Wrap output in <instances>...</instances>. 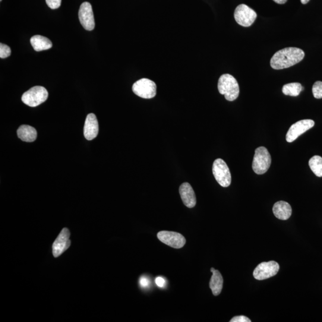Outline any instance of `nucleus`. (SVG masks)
<instances>
[{
	"mask_svg": "<svg viewBox=\"0 0 322 322\" xmlns=\"http://www.w3.org/2000/svg\"><path fill=\"white\" fill-rule=\"evenodd\" d=\"M305 56L302 50L288 47L277 52L270 60L271 67L276 70L288 68L300 62Z\"/></svg>",
	"mask_w": 322,
	"mask_h": 322,
	"instance_id": "nucleus-1",
	"label": "nucleus"
},
{
	"mask_svg": "<svg viewBox=\"0 0 322 322\" xmlns=\"http://www.w3.org/2000/svg\"><path fill=\"white\" fill-rule=\"evenodd\" d=\"M218 89L219 93L225 95L226 99L232 102L238 97L239 86L238 81L230 74H223L218 82Z\"/></svg>",
	"mask_w": 322,
	"mask_h": 322,
	"instance_id": "nucleus-2",
	"label": "nucleus"
},
{
	"mask_svg": "<svg viewBox=\"0 0 322 322\" xmlns=\"http://www.w3.org/2000/svg\"><path fill=\"white\" fill-rule=\"evenodd\" d=\"M271 163L270 154L266 147L261 146L257 148L252 162V169L257 175L266 173L270 168Z\"/></svg>",
	"mask_w": 322,
	"mask_h": 322,
	"instance_id": "nucleus-3",
	"label": "nucleus"
},
{
	"mask_svg": "<svg viewBox=\"0 0 322 322\" xmlns=\"http://www.w3.org/2000/svg\"><path fill=\"white\" fill-rule=\"evenodd\" d=\"M48 96V91L45 88L36 86L25 92L22 97V100L25 105L36 107L46 102Z\"/></svg>",
	"mask_w": 322,
	"mask_h": 322,
	"instance_id": "nucleus-4",
	"label": "nucleus"
},
{
	"mask_svg": "<svg viewBox=\"0 0 322 322\" xmlns=\"http://www.w3.org/2000/svg\"><path fill=\"white\" fill-rule=\"evenodd\" d=\"M213 173L219 184L224 188L229 187L231 184L232 177L228 166L222 159H217L213 166Z\"/></svg>",
	"mask_w": 322,
	"mask_h": 322,
	"instance_id": "nucleus-5",
	"label": "nucleus"
},
{
	"mask_svg": "<svg viewBox=\"0 0 322 322\" xmlns=\"http://www.w3.org/2000/svg\"><path fill=\"white\" fill-rule=\"evenodd\" d=\"M132 91L143 99H152L156 94V85L147 78H142L132 86Z\"/></svg>",
	"mask_w": 322,
	"mask_h": 322,
	"instance_id": "nucleus-6",
	"label": "nucleus"
},
{
	"mask_svg": "<svg viewBox=\"0 0 322 322\" xmlns=\"http://www.w3.org/2000/svg\"><path fill=\"white\" fill-rule=\"evenodd\" d=\"M234 17L235 21L242 27H249L253 24L257 17L256 12L248 6L240 5L235 9Z\"/></svg>",
	"mask_w": 322,
	"mask_h": 322,
	"instance_id": "nucleus-7",
	"label": "nucleus"
},
{
	"mask_svg": "<svg viewBox=\"0 0 322 322\" xmlns=\"http://www.w3.org/2000/svg\"><path fill=\"white\" fill-rule=\"evenodd\" d=\"M279 268V265L276 261L263 262L255 268L253 276L258 280L267 279L276 275Z\"/></svg>",
	"mask_w": 322,
	"mask_h": 322,
	"instance_id": "nucleus-8",
	"label": "nucleus"
},
{
	"mask_svg": "<svg viewBox=\"0 0 322 322\" xmlns=\"http://www.w3.org/2000/svg\"><path fill=\"white\" fill-rule=\"evenodd\" d=\"M314 121L311 119L301 120L293 124L289 129L286 135V140L291 143L305 132L314 127Z\"/></svg>",
	"mask_w": 322,
	"mask_h": 322,
	"instance_id": "nucleus-9",
	"label": "nucleus"
},
{
	"mask_svg": "<svg viewBox=\"0 0 322 322\" xmlns=\"http://www.w3.org/2000/svg\"><path fill=\"white\" fill-rule=\"evenodd\" d=\"M160 242L173 248L180 249L186 244V239L181 233L170 231H160L157 234Z\"/></svg>",
	"mask_w": 322,
	"mask_h": 322,
	"instance_id": "nucleus-10",
	"label": "nucleus"
},
{
	"mask_svg": "<svg viewBox=\"0 0 322 322\" xmlns=\"http://www.w3.org/2000/svg\"><path fill=\"white\" fill-rule=\"evenodd\" d=\"M79 20L82 26L87 31H92L95 27L92 7L90 3L84 2L80 6L78 12Z\"/></svg>",
	"mask_w": 322,
	"mask_h": 322,
	"instance_id": "nucleus-11",
	"label": "nucleus"
},
{
	"mask_svg": "<svg viewBox=\"0 0 322 322\" xmlns=\"http://www.w3.org/2000/svg\"><path fill=\"white\" fill-rule=\"evenodd\" d=\"M70 232L67 228L63 229L58 238L53 244V254L55 258L58 257L67 250L71 245Z\"/></svg>",
	"mask_w": 322,
	"mask_h": 322,
	"instance_id": "nucleus-12",
	"label": "nucleus"
},
{
	"mask_svg": "<svg viewBox=\"0 0 322 322\" xmlns=\"http://www.w3.org/2000/svg\"><path fill=\"white\" fill-rule=\"evenodd\" d=\"M99 133V123L96 116L94 113H90L87 116L84 128V134L88 140L95 138Z\"/></svg>",
	"mask_w": 322,
	"mask_h": 322,
	"instance_id": "nucleus-13",
	"label": "nucleus"
},
{
	"mask_svg": "<svg viewBox=\"0 0 322 322\" xmlns=\"http://www.w3.org/2000/svg\"><path fill=\"white\" fill-rule=\"evenodd\" d=\"M179 193L181 195L183 204L186 207L194 208L197 204V198L193 188L188 183H184L180 186Z\"/></svg>",
	"mask_w": 322,
	"mask_h": 322,
	"instance_id": "nucleus-14",
	"label": "nucleus"
},
{
	"mask_svg": "<svg viewBox=\"0 0 322 322\" xmlns=\"http://www.w3.org/2000/svg\"><path fill=\"white\" fill-rule=\"evenodd\" d=\"M273 212L277 219L286 220L291 216L292 208L286 202L281 201L274 204Z\"/></svg>",
	"mask_w": 322,
	"mask_h": 322,
	"instance_id": "nucleus-15",
	"label": "nucleus"
},
{
	"mask_svg": "<svg viewBox=\"0 0 322 322\" xmlns=\"http://www.w3.org/2000/svg\"><path fill=\"white\" fill-rule=\"evenodd\" d=\"M17 133L19 138L24 141L33 142L37 139V130L30 125L21 126L18 129Z\"/></svg>",
	"mask_w": 322,
	"mask_h": 322,
	"instance_id": "nucleus-16",
	"label": "nucleus"
},
{
	"mask_svg": "<svg viewBox=\"0 0 322 322\" xmlns=\"http://www.w3.org/2000/svg\"><path fill=\"white\" fill-rule=\"evenodd\" d=\"M31 44L37 52L51 49L53 44L49 39L42 36H34L31 39Z\"/></svg>",
	"mask_w": 322,
	"mask_h": 322,
	"instance_id": "nucleus-17",
	"label": "nucleus"
},
{
	"mask_svg": "<svg viewBox=\"0 0 322 322\" xmlns=\"http://www.w3.org/2000/svg\"><path fill=\"white\" fill-rule=\"evenodd\" d=\"M223 286V278L219 270H215L213 272L210 282V288L214 296H218L222 292Z\"/></svg>",
	"mask_w": 322,
	"mask_h": 322,
	"instance_id": "nucleus-18",
	"label": "nucleus"
},
{
	"mask_svg": "<svg viewBox=\"0 0 322 322\" xmlns=\"http://www.w3.org/2000/svg\"><path fill=\"white\" fill-rule=\"evenodd\" d=\"M300 83H292L284 85L282 92L285 95L293 97L298 96L303 90Z\"/></svg>",
	"mask_w": 322,
	"mask_h": 322,
	"instance_id": "nucleus-19",
	"label": "nucleus"
},
{
	"mask_svg": "<svg viewBox=\"0 0 322 322\" xmlns=\"http://www.w3.org/2000/svg\"><path fill=\"white\" fill-rule=\"evenodd\" d=\"M309 166L314 175L319 178L322 177V157L315 155L309 160Z\"/></svg>",
	"mask_w": 322,
	"mask_h": 322,
	"instance_id": "nucleus-20",
	"label": "nucleus"
},
{
	"mask_svg": "<svg viewBox=\"0 0 322 322\" xmlns=\"http://www.w3.org/2000/svg\"><path fill=\"white\" fill-rule=\"evenodd\" d=\"M312 91L315 99H322V82H315L312 86Z\"/></svg>",
	"mask_w": 322,
	"mask_h": 322,
	"instance_id": "nucleus-21",
	"label": "nucleus"
},
{
	"mask_svg": "<svg viewBox=\"0 0 322 322\" xmlns=\"http://www.w3.org/2000/svg\"><path fill=\"white\" fill-rule=\"evenodd\" d=\"M11 55V49L6 44H0V58L5 59L8 58Z\"/></svg>",
	"mask_w": 322,
	"mask_h": 322,
	"instance_id": "nucleus-22",
	"label": "nucleus"
},
{
	"mask_svg": "<svg viewBox=\"0 0 322 322\" xmlns=\"http://www.w3.org/2000/svg\"><path fill=\"white\" fill-rule=\"evenodd\" d=\"M46 1L47 6L52 9H56L60 8L62 2V0H46Z\"/></svg>",
	"mask_w": 322,
	"mask_h": 322,
	"instance_id": "nucleus-23",
	"label": "nucleus"
},
{
	"mask_svg": "<svg viewBox=\"0 0 322 322\" xmlns=\"http://www.w3.org/2000/svg\"><path fill=\"white\" fill-rule=\"evenodd\" d=\"M230 322H251V320L245 315H238L232 318Z\"/></svg>",
	"mask_w": 322,
	"mask_h": 322,
	"instance_id": "nucleus-24",
	"label": "nucleus"
},
{
	"mask_svg": "<svg viewBox=\"0 0 322 322\" xmlns=\"http://www.w3.org/2000/svg\"><path fill=\"white\" fill-rule=\"evenodd\" d=\"M155 283L159 288H164L166 285V280L163 277H157L155 279Z\"/></svg>",
	"mask_w": 322,
	"mask_h": 322,
	"instance_id": "nucleus-25",
	"label": "nucleus"
},
{
	"mask_svg": "<svg viewBox=\"0 0 322 322\" xmlns=\"http://www.w3.org/2000/svg\"><path fill=\"white\" fill-rule=\"evenodd\" d=\"M139 282L141 287L143 288H146V287L149 286V280L146 277L142 276L140 277Z\"/></svg>",
	"mask_w": 322,
	"mask_h": 322,
	"instance_id": "nucleus-26",
	"label": "nucleus"
},
{
	"mask_svg": "<svg viewBox=\"0 0 322 322\" xmlns=\"http://www.w3.org/2000/svg\"><path fill=\"white\" fill-rule=\"evenodd\" d=\"M273 1L277 3V4L283 5L285 4L288 0H273Z\"/></svg>",
	"mask_w": 322,
	"mask_h": 322,
	"instance_id": "nucleus-27",
	"label": "nucleus"
},
{
	"mask_svg": "<svg viewBox=\"0 0 322 322\" xmlns=\"http://www.w3.org/2000/svg\"><path fill=\"white\" fill-rule=\"evenodd\" d=\"M309 1H310V0H301V2L303 5L307 4Z\"/></svg>",
	"mask_w": 322,
	"mask_h": 322,
	"instance_id": "nucleus-28",
	"label": "nucleus"
},
{
	"mask_svg": "<svg viewBox=\"0 0 322 322\" xmlns=\"http://www.w3.org/2000/svg\"><path fill=\"white\" fill-rule=\"evenodd\" d=\"M215 270H216V269H214V268H213V267L211 268V272H212V273H213V271H214Z\"/></svg>",
	"mask_w": 322,
	"mask_h": 322,
	"instance_id": "nucleus-29",
	"label": "nucleus"
},
{
	"mask_svg": "<svg viewBox=\"0 0 322 322\" xmlns=\"http://www.w3.org/2000/svg\"><path fill=\"white\" fill-rule=\"evenodd\" d=\"M0 1H1V2H2V0H0Z\"/></svg>",
	"mask_w": 322,
	"mask_h": 322,
	"instance_id": "nucleus-30",
	"label": "nucleus"
}]
</instances>
